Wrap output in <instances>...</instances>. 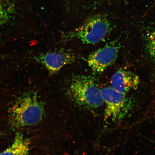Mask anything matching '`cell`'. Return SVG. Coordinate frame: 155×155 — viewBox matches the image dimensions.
<instances>
[{
  "label": "cell",
  "mask_w": 155,
  "mask_h": 155,
  "mask_svg": "<svg viewBox=\"0 0 155 155\" xmlns=\"http://www.w3.org/2000/svg\"><path fill=\"white\" fill-rule=\"evenodd\" d=\"M30 144L28 138L22 134L17 133L12 144L0 153V155H28Z\"/></svg>",
  "instance_id": "8"
},
{
  "label": "cell",
  "mask_w": 155,
  "mask_h": 155,
  "mask_svg": "<svg viewBox=\"0 0 155 155\" xmlns=\"http://www.w3.org/2000/svg\"><path fill=\"white\" fill-rule=\"evenodd\" d=\"M102 98L106 104L104 119L112 121L120 120L125 118L134 107L132 100L126 94L117 91L111 87L101 90Z\"/></svg>",
  "instance_id": "4"
},
{
  "label": "cell",
  "mask_w": 155,
  "mask_h": 155,
  "mask_svg": "<svg viewBox=\"0 0 155 155\" xmlns=\"http://www.w3.org/2000/svg\"><path fill=\"white\" fill-rule=\"evenodd\" d=\"M9 112L11 123L16 128L37 125L42 120L45 114L43 104L34 92L23 94L15 102Z\"/></svg>",
  "instance_id": "1"
},
{
  "label": "cell",
  "mask_w": 155,
  "mask_h": 155,
  "mask_svg": "<svg viewBox=\"0 0 155 155\" xmlns=\"http://www.w3.org/2000/svg\"><path fill=\"white\" fill-rule=\"evenodd\" d=\"M110 83L112 88L118 92L126 94L138 88L140 79L134 73L120 69L112 75Z\"/></svg>",
  "instance_id": "7"
},
{
  "label": "cell",
  "mask_w": 155,
  "mask_h": 155,
  "mask_svg": "<svg viewBox=\"0 0 155 155\" xmlns=\"http://www.w3.org/2000/svg\"><path fill=\"white\" fill-rule=\"evenodd\" d=\"M120 47L115 42H110L93 52L88 56L87 62L96 74H101L115 63Z\"/></svg>",
  "instance_id": "5"
},
{
  "label": "cell",
  "mask_w": 155,
  "mask_h": 155,
  "mask_svg": "<svg viewBox=\"0 0 155 155\" xmlns=\"http://www.w3.org/2000/svg\"><path fill=\"white\" fill-rule=\"evenodd\" d=\"M111 25L102 15H92L80 26L66 34L65 40L77 39L85 44H95L105 40L111 30Z\"/></svg>",
  "instance_id": "3"
},
{
  "label": "cell",
  "mask_w": 155,
  "mask_h": 155,
  "mask_svg": "<svg viewBox=\"0 0 155 155\" xmlns=\"http://www.w3.org/2000/svg\"><path fill=\"white\" fill-rule=\"evenodd\" d=\"M11 0H0V25L8 22L13 10Z\"/></svg>",
  "instance_id": "9"
},
{
  "label": "cell",
  "mask_w": 155,
  "mask_h": 155,
  "mask_svg": "<svg viewBox=\"0 0 155 155\" xmlns=\"http://www.w3.org/2000/svg\"><path fill=\"white\" fill-rule=\"evenodd\" d=\"M70 91L73 100L79 106L95 109L104 102L101 90L94 78L90 75H78L73 77Z\"/></svg>",
  "instance_id": "2"
},
{
  "label": "cell",
  "mask_w": 155,
  "mask_h": 155,
  "mask_svg": "<svg viewBox=\"0 0 155 155\" xmlns=\"http://www.w3.org/2000/svg\"><path fill=\"white\" fill-rule=\"evenodd\" d=\"M35 58L46 68L50 74L53 75L65 66L74 63L76 56L71 52L59 50L41 54Z\"/></svg>",
  "instance_id": "6"
},
{
  "label": "cell",
  "mask_w": 155,
  "mask_h": 155,
  "mask_svg": "<svg viewBox=\"0 0 155 155\" xmlns=\"http://www.w3.org/2000/svg\"><path fill=\"white\" fill-rule=\"evenodd\" d=\"M145 40L147 52L155 62V27L146 32Z\"/></svg>",
  "instance_id": "10"
}]
</instances>
